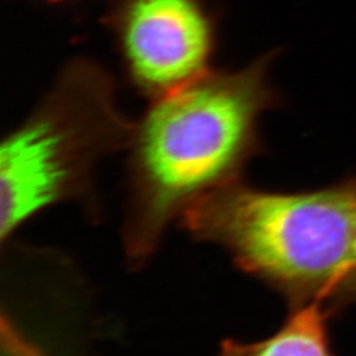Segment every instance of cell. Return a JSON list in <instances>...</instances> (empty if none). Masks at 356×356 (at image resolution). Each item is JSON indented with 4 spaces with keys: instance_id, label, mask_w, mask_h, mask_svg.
<instances>
[{
    "instance_id": "1",
    "label": "cell",
    "mask_w": 356,
    "mask_h": 356,
    "mask_svg": "<svg viewBox=\"0 0 356 356\" xmlns=\"http://www.w3.org/2000/svg\"><path fill=\"white\" fill-rule=\"evenodd\" d=\"M275 53L238 72L209 70L153 101L129 143L124 241L140 263L168 225L204 194L239 179L260 151L259 119L277 107L269 82Z\"/></svg>"
},
{
    "instance_id": "2",
    "label": "cell",
    "mask_w": 356,
    "mask_h": 356,
    "mask_svg": "<svg viewBox=\"0 0 356 356\" xmlns=\"http://www.w3.org/2000/svg\"><path fill=\"white\" fill-rule=\"evenodd\" d=\"M181 220L194 238L288 294L326 296L356 279V177L304 193L236 179L194 201Z\"/></svg>"
},
{
    "instance_id": "3",
    "label": "cell",
    "mask_w": 356,
    "mask_h": 356,
    "mask_svg": "<svg viewBox=\"0 0 356 356\" xmlns=\"http://www.w3.org/2000/svg\"><path fill=\"white\" fill-rule=\"evenodd\" d=\"M136 123L116 110L111 76L76 58L0 148L1 241L31 216L81 191L106 153L129 147Z\"/></svg>"
},
{
    "instance_id": "4",
    "label": "cell",
    "mask_w": 356,
    "mask_h": 356,
    "mask_svg": "<svg viewBox=\"0 0 356 356\" xmlns=\"http://www.w3.org/2000/svg\"><path fill=\"white\" fill-rule=\"evenodd\" d=\"M106 23L128 78L151 101L210 70L216 24L202 0H116Z\"/></svg>"
},
{
    "instance_id": "5",
    "label": "cell",
    "mask_w": 356,
    "mask_h": 356,
    "mask_svg": "<svg viewBox=\"0 0 356 356\" xmlns=\"http://www.w3.org/2000/svg\"><path fill=\"white\" fill-rule=\"evenodd\" d=\"M323 297L318 296L294 310L269 338L251 343L227 339L216 356H334L327 339Z\"/></svg>"
},
{
    "instance_id": "6",
    "label": "cell",
    "mask_w": 356,
    "mask_h": 356,
    "mask_svg": "<svg viewBox=\"0 0 356 356\" xmlns=\"http://www.w3.org/2000/svg\"><path fill=\"white\" fill-rule=\"evenodd\" d=\"M47 1H51V3H58V1H64V0H47Z\"/></svg>"
}]
</instances>
